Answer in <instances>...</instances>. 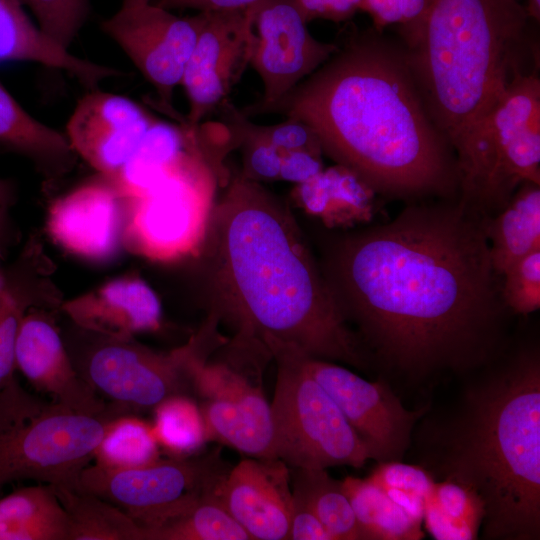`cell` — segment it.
Segmentation results:
<instances>
[{
    "label": "cell",
    "mask_w": 540,
    "mask_h": 540,
    "mask_svg": "<svg viewBox=\"0 0 540 540\" xmlns=\"http://www.w3.org/2000/svg\"><path fill=\"white\" fill-rule=\"evenodd\" d=\"M318 263L370 361L413 382L492 365L509 311L484 217L454 198L409 202L391 221L330 235Z\"/></svg>",
    "instance_id": "cell-1"
},
{
    "label": "cell",
    "mask_w": 540,
    "mask_h": 540,
    "mask_svg": "<svg viewBox=\"0 0 540 540\" xmlns=\"http://www.w3.org/2000/svg\"><path fill=\"white\" fill-rule=\"evenodd\" d=\"M200 258L209 315L235 335L358 369L370 359L343 318L290 207L242 173L214 202Z\"/></svg>",
    "instance_id": "cell-2"
},
{
    "label": "cell",
    "mask_w": 540,
    "mask_h": 540,
    "mask_svg": "<svg viewBox=\"0 0 540 540\" xmlns=\"http://www.w3.org/2000/svg\"><path fill=\"white\" fill-rule=\"evenodd\" d=\"M261 113L307 124L322 153L378 195L408 203L458 196L455 154L426 110L404 48L375 29L351 34Z\"/></svg>",
    "instance_id": "cell-3"
},
{
    "label": "cell",
    "mask_w": 540,
    "mask_h": 540,
    "mask_svg": "<svg viewBox=\"0 0 540 540\" xmlns=\"http://www.w3.org/2000/svg\"><path fill=\"white\" fill-rule=\"evenodd\" d=\"M439 471L481 498L487 539L540 536V357L525 348L470 387Z\"/></svg>",
    "instance_id": "cell-4"
},
{
    "label": "cell",
    "mask_w": 540,
    "mask_h": 540,
    "mask_svg": "<svg viewBox=\"0 0 540 540\" xmlns=\"http://www.w3.org/2000/svg\"><path fill=\"white\" fill-rule=\"evenodd\" d=\"M518 0H434L401 43L426 110L455 157L521 68Z\"/></svg>",
    "instance_id": "cell-5"
},
{
    "label": "cell",
    "mask_w": 540,
    "mask_h": 540,
    "mask_svg": "<svg viewBox=\"0 0 540 540\" xmlns=\"http://www.w3.org/2000/svg\"><path fill=\"white\" fill-rule=\"evenodd\" d=\"M113 417L44 400L14 377L0 390V491L24 480L76 488Z\"/></svg>",
    "instance_id": "cell-6"
},
{
    "label": "cell",
    "mask_w": 540,
    "mask_h": 540,
    "mask_svg": "<svg viewBox=\"0 0 540 540\" xmlns=\"http://www.w3.org/2000/svg\"><path fill=\"white\" fill-rule=\"evenodd\" d=\"M458 198L483 217L524 182L540 184V78L516 74L456 157Z\"/></svg>",
    "instance_id": "cell-7"
},
{
    "label": "cell",
    "mask_w": 540,
    "mask_h": 540,
    "mask_svg": "<svg viewBox=\"0 0 540 540\" xmlns=\"http://www.w3.org/2000/svg\"><path fill=\"white\" fill-rule=\"evenodd\" d=\"M276 363L270 403L272 451L289 468L362 467L372 459L367 445L312 376L305 353L267 338L263 341Z\"/></svg>",
    "instance_id": "cell-8"
},
{
    "label": "cell",
    "mask_w": 540,
    "mask_h": 540,
    "mask_svg": "<svg viewBox=\"0 0 540 540\" xmlns=\"http://www.w3.org/2000/svg\"><path fill=\"white\" fill-rule=\"evenodd\" d=\"M271 353L259 340L234 336L211 355L190 362L192 391L209 441H219L247 457L275 459L270 403L263 390V371Z\"/></svg>",
    "instance_id": "cell-9"
},
{
    "label": "cell",
    "mask_w": 540,
    "mask_h": 540,
    "mask_svg": "<svg viewBox=\"0 0 540 540\" xmlns=\"http://www.w3.org/2000/svg\"><path fill=\"white\" fill-rule=\"evenodd\" d=\"M98 336L100 340L74 366L117 416L153 410L170 396L192 391V358L220 343L217 331L207 324L170 352H157L132 339Z\"/></svg>",
    "instance_id": "cell-10"
},
{
    "label": "cell",
    "mask_w": 540,
    "mask_h": 540,
    "mask_svg": "<svg viewBox=\"0 0 540 540\" xmlns=\"http://www.w3.org/2000/svg\"><path fill=\"white\" fill-rule=\"evenodd\" d=\"M220 450L201 456L160 459L150 465L113 469L85 467L77 489L124 511L146 532L156 529L215 495L227 474Z\"/></svg>",
    "instance_id": "cell-11"
},
{
    "label": "cell",
    "mask_w": 540,
    "mask_h": 540,
    "mask_svg": "<svg viewBox=\"0 0 540 540\" xmlns=\"http://www.w3.org/2000/svg\"><path fill=\"white\" fill-rule=\"evenodd\" d=\"M124 206L122 243L131 252L161 262L195 255L213 206L201 161L187 147L163 177Z\"/></svg>",
    "instance_id": "cell-12"
},
{
    "label": "cell",
    "mask_w": 540,
    "mask_h": 540,
    "mask_svg": "<svg viewBox=\"0 0 540 540\" xmlns=\"http://www.w3.org/2000/svg\"><path fill=\"white\" fill-rule=\"evenodd\" d=\"M244 11L251 35L250 65L264 89L262 99L242 111L249 116L290 93L330 58L338 44L311 35L295 0H259Z\"/></svg>",
    "instance_id": "cell-13"
},
{
    "label": "cell",
    "mask_w": 540,
    "mask_h": 540,
    "mask_svg": "<svg viewBox=\"0 0 540 540\" xmlns=\"http://www.w3.org/2000/svg\"><path fill=\"white\" fill-rule=\"evenodd\" d=\"M205 21V12L180 17L154 3L121 5L102 31L154 87L160 107L175 116L173 93Z\"/></svg>",
    "instance_id": "cell-14"
},
{
    "label": "cell",
    "mask_w": 540,
    "mask_h": 540,
    "mask_svg": "<svg viewBox=\"0 0 540 540\" xmlns=\"http://www.w3.org/2000/svg\"><path fill=\"white\" fill-rule=\"evenodd\" d=\"M312 376L336 402L378 463L401 461L426 407L408 410L381 381H369L339 363L305 354Z\"/></svg>",
    "instance_id": "cell-15"
},
{
    "label": "cell",
    "mask_w": 540,
    "mask_h": 540,
    "mask_svg": "<svg viewBox=\"0 0 540 540\" xmlns=\"http://www.w3.org/2000/svg\"><path fill=\"white\" fill-rule=\"evenodd\" d=\"M250 57L251 35L245 11L205 12L180 84L189 103L183 124L196 130L220 107L250 64Z\"/></svg>",
    "instance_id": "cell-16"
},
{
    "label": "cell",
    "mask_w": 540,
    "mask_h": 540,
    "mask_svg": "<svg viewBox=\"0 0 540 540\" xmlns=\"http://www.w3.org/2000/svg\"><path fill=\"white\" fill-rule=\"evenodd\" d=\"M155 121L135 101L94 89L77 102L66 125V136L77 156L111 179Z\"/></svg>",
    "instance_id": "cell-17"
},
{
    "label": "cell",
    "mask_w": 540,
    "mask_h": 540,
    "mask_svg": "<svg viewBox=\"0 0 540 540\" xmlns=\"http://www.w3.org/2000/svg\"><path fill=\"white\" fill-rule=\"evenodd\" d=\"M124 200L113 182L98 174L53 201L47 230L64 250L105 261L122 243Z\"/></svg>",
    "instance_id": "cell-18"
},
{
    "label": "cell",
    "mask_w": 540,
    "mask_h": 540,
    "mask_svg": "<svg viewBox=\"0 0 540 540\" xmlns=\"http://www.w3.org/2000/svg\"><path fill=\"white\" fill-rule=\"evenodd\" d=\"M15 366L32 387L74 411L114 415L76 370L53 319L35 305L24 314Z\"/></svg>",
    "instance_id": "cell-19"
},
{
    "label": "cell",
    "mask_w": 540,
    "mask_h": 540,
    "mask_svg": "<svg viewBox=\"0 0 540 540\" xmlns=\"http://www.w3.org/2000/svg\"><path fill=\"white\" fill-rule=\"evenodd\" d=\"M216 495L251 540H287L293 495L283 461L242 459L228 470Z\"/></svg>",
    "instance_id": "cell-20"
},
{
    "label": "cell",
    "mask_w": 540,
    "mask_h": 540,
    "mask_svg": "<svg viewBox=\"0 0 540 540\" xmlns=\"http://www.w3.org/2000/svg\"><path fill=\"white\" fill-rule=\"evenodd\" d=\"M61 310L86 332L116 339H133L161 325V306L140 278L110 280L61 304Z\"/></svg>",
    "instance_id": "cell-21"
},
{
    "label": "cell",
    "mask_w": 540,
    "mask_h": 540,
    "mask_svg": "<svg viewBox=\"0 0 540 540\" xmlns=\"http://www.w3.org/2000/svg\"><path fill=\"white\" fill-rule=\"evenodd\" d=\"M22 61L63 70L89 90L108 78L125 75L73 55L30 19L19 0H0V65Z\"/></svg>",
    "instance_id": "cell-22"
},
{
    "label": "cell",
    "mask_w": 540,
    "mask_h": 540,
    "mask_svg": "<svg viewBox=\"0 0 540 540\" xmlns=\"http://www.w3.org/2000/svg\"><path fill=\"white\" fill-rule=\"evenodd\" d=\"M0 149L27 157L51 177L68 172L77 157L66 134L29 114L1 81Z\"/></svg>",
    "instance_id": "cell-23"
},
{
    "label": "cell",
    "mask_w": 540,
    "mask_h": 540,
    "mask_svg": "<svg viewBox=\"0 0 540 540\" xmlns=\"http://www.w3.org/2000/svg\"><path fill=\"white\" fill-rule=\"evenodd\" d=\"M484 231L495 273L540 250V184L524 182L495 215L484 217Z\"/></svg>",
    "instance_id": "cell-24"
},
{
    "label": "cell",
    "mask_w": 540,
    "mask_h": 540,
    "mask_svg": "<svg viewBox=\"0 0 540 540\" xmlns=\"http://www.w3.org/2000/svg\"><path fill=\"white\" fill-rule=\"evenodd\" d=\"M299 186L307 210L327 226L369 223L374 217L377 194L343 166L322 170Z\"/></svg>",
    "instance_id": "cell-25"
},
{
    "label": "cell",
    "mask_w": 540,
    "mask_h": 540,
    "mask_svg": "<svg viewBox=\"0 0 540 540\" xmlns=\"http://www.w3.org/2000/svg\"><path fill=\"white\" fill-rule=\"evenodd\" d=\"M0 540H68V520L53 487L26 486L0 498Z\"/></svg>",
    "instance_id": "cell-26"
},
{
    "label": "cell",
    "mask_w": 540,
    "mask_h": 540,
    "mask_svg": "<svg viewBox=\"0 0 540 540\" xmlns=\"http://www.w3.org/2000/svg\"><path fill=\"white\" fill-rule=\"evenodd\" d=\"M185 134L186 126L180 130L155 121L119 173L109 178L123 200L140 196L167 173L188 147Z\"/></svg>",
    "instance_id": "cell-27"
},
{
    "label": "cell",
    "mask_w": 540,
    "mask_h": 540,
    "mask_svg": "<svg viewBox=\"0 0 540 540\" xmlns=\"http://www.w3.org/2000/svg\"><path fill=\"white\" fill-rule=\"evenodd\" d=\"M341 487L353 509L362 540H418L422 523L413 519L369 479L347 476Z\"/></svg>",
    "instance_id": "cell-28"
},
{
    "label": "cell",
    "mask_w": 540,
    "mask_h": 540,
    "mask_svg": "<svg viewBox=\"0 0 540 540\" xmlns=\"http://www.w3.org/2000/svg\"><path fill=\"white\" fill-rule=\"evenodd\" d=\"M484 516V504L473 489L445 478L435 481L428 494L423 522L437 540H474Z\"/></svg>",
    "instance_id": "cell-29"
},
{
    "label": "cell",
    "mask_w": 540,
    "mask_h": 540,
    "mask_svg": "<svg viewBox=\"0 0 540 540\" xmlns=\"http://www.w3.org/2000/svg\"><path fill=\"white\" fill-rule=\"evenodd\" d=\"M68 520V540H145L124 511L77 488L52 486Z\"/></svg>",
    "instance_id": "cell-30"
},
{
    "label": "cell",
    "mask_w": 540,
    "mask_h": 540,
    "mask_svg": "<svg viewBox=\"0 0 540 540\" xmlns=\"http://www.w3.org/2000/svg\"><path fill=\"white\" fill-rule=\"evenodd\" d=\"M291 489L320 520L333 540H362L351 504L341 481L326 469L291 468Z\"/></svg>",
    "instance_id": "cell-31"
},
{
    "label": "cell",
    "mask_w": 540,
    "mask_h": 540,
    "mask_svg": "<svg viewBox=\"0 0 540 540\" xmlns=\"http://www.w3.org/2000/svg\"><path fill=\"white\" fill-rule=\"evenodd\" d=\"M160 459V446L152 424L136 414H122L107 422L93 461L107 468L130 469Z\"/></svg>",
    "instance_id": "cell-32"
},
{
    "label": "cell",
    "mask_w": 540,
    "mask_h": 540,
    "mask_svg": "<svg viewBox=\"0 0 540 540\" xmlns=\"http://www.w3.org/2000/svg\"><path fill=\"white\" fill-rule=\"evenodd\" d=\"M153 412L156 440L174 458L191 457L209 441L200 406L188 395L170 396Z\"/></svg>",
    "instance_id": "cell-33"
},
{
    "label": "cell",
    "mask_w": 540,
    "mask_h": 540,
    "mask_svg": "<svg viewBox=\"0 0 540 540\" xmlns=\"http://www.w3.org/2000/svg\"><path fill=\"white\" fill-rule=\"evenodd\" d=\"M146 540H251L217 495L208 496L162 526L147 531Z\"/></svg>",
    "instance_id": "cell-34"
},
{
    "label": "cell",
    "mask_w": 540,
    "mask_h": 540,
    "mask_svg": "<svg viewBox=\"0 0 540 540\" xmlns=\"http://www.w3.org/2000/svg\"><path fill=\"white\" fill-rule=\"evenodd\" d=\"M220 108L226 124L231 126L242 140L265 142L281 152L308 150L322 154L317 136L302 121L287 118V120L274 125H257L252 123L248 116L237 110L228 100H225Z\"/></svg>",
    "instance_id": "cell-35"
},
{
    "label": "cell",
    "mask_w": 540,
    "mask_h": 540,
    "mask_svg": "<svg viewBox=\"0 0 540 540\" xmlns=\"http://www.w3.org/2000/svg\"><path fill=\"white\" fill-rule=\"evenodd\" d=\"M0 287V390L15 376V344L22 318L35 304L18 268L5 273Z\"/></svg>",
    "instance_id": "cell-36"
},
{
    "label": "cell",
    "mask_w": 540,
    "mask_h": 540,
    "mask_svg": "<svg viewBox=\"0 0 540 540\" xmlns=\"http://www.w3.org/2000/svg\"><path fill=\"white\" fill-rule=\"evenodd\" d=\"M35 16L38 26L69 49L90 13V0H19Z\"/></svg>",
    "instance_id": "cell-37"
},
{
    "label": "cell",
    "mask_w": 540,
    "mask_h": 540,
    "mask_svg": "<svg viewBox=\"0 0 540 540\" xmlns=\"http://www.w3.org/2000/svg\"><path fill=\"white\" fill-rule=\"evenodd\" d=\"M501 296L514 314L527 316L540 308V250L529 253L501 275Z\"/></svg>",
    "instance_id": "cell-38"
},
{
    "label": "cell",
    "mask_w": 540,
    "mask_h": 540,
    "mask_svg": "<svg viewBox=\"0 0 540 540\" xmlns=\"http://www.w3.org/2000/svg\"><path fill=\"white\" fill-rule=\"evenodd\" d=\"M367 479L388 496L409 495L425 500L435 483L432 473L424 467L401 461L378 463Z\"/></svg>",
    "instance_id": "cell-39"
},
{
    "label": "cell",
    "mask_w": 540,
    "mask_h": 540,
    "mask_svg": "<svg viewBox=\"0 0 540 540\" xmlns=\"http://www.w3.org/2000/svg\"><path fill=\"white\" fill-rule=\"evenodd\" d=\"M434 0H363L361 11L372 19L375 30L399 25L401 33L413 29L425 17Z\"/></svg>",
    "instance_id": "cell-40"
},
{
    "label": "cell",
    "mask_w": 540,
    "mask_h": 540,
    "mask_svg": "<svg viewBox=\"0 0 540 540\" xmlns=\"http://www.w3.org/2000/svg\"><path fill=\"white\" fill-rule=\"evenodd\" d=\"M282 153L265 142L243 140L244 172L242 174L256 181L279 178Z\"/></svg>",
    "instance_id": "cell-41"
},
{
    "label": "cell",
    "mask_w": 540,
    "mask_h": 540,
    "mask_svg": "<svg viewBox=\"0 0 540 540\" xmlns=\"http://www.w3.org/2000/svg\"><path fill=\"white\" fill-rule=\"evenodd\" d=\"M323 170L321 155L308 150L282 153L279 178L301 184Z\"/></svg>",
    "instance_id": "cell-42"
},
{
    "label": "cell",
    "mask_w": 540,
    "mask_h": 540,
    "mask_svg": "<svg viewBox=\"0 0 540 540\" xmlns=\"http://www.w3.org/2000/svg\"><path fill=\"white\" fill-rule=\"evenodd\" d=\"M307 22L324 19L343 22L361 9L363 0H295Z\"/></svg>",
    "instance_id": "cell-43"
},
{
    "label": "cell",
    "mask_w": 540,
    "mask_h": 540,
    "mask_svg": "<svg viewBox=\"0 0 540 540\" xmlns=\"http://www.w3.org/2000/svg\"><path fill=\"white\" fill-rule=\"evenodd\" d=\"M287 540H333V538L316 515L300 499L293 496Z\"/></svg>",
    "instance_id": "cell-44"
},
{
    "label": "cell",
    "mask_w": 540,
    "mask_h": 540,
    "mask_svg": "<svg viewBox=\"0 0 540 540\" xmlns=\"http://www.w3.org/2000/svg\"><path fill=\"white\" fill-rule=\"evenodd\" d=\"M259 0H157L159 7L172 9H195L199 12L245 10Z\"/></svg>",
    "instance_id": "cell-45"
},
{
    "label": "cell",
    "mask_w": 540,
    "mask_h": 540,
    "mask_svg": "<svg viewBox=\"0 0 540 540\" xmlns=\"http://www.w3.org/2000/svg\"><path fill=\"white\" fill-rule=\"evenodd\" d=\"M11 186L6 180L0 179V222L11 201Z\"/></svg>",
    "instance_id": "cell-46"
},
{
    "label": "cell",
    "mask_w": 540,
    "mask_h": 540,
    "mask_svg": "<svg viewBox=\"0 0 540 540\" xmlns=\"http://www.w3.org/2000/svg\"><path fill=\"white\" fill-rule=\"evenodd\" d=\"M529 18L539 21L540 19V0H526L524 5Z\"/></svg>",
    "instance_id": "cell-47"
},
{
    "label": "cell",
    "mask_w": 540,
    "mask_h": 540,
    "mask_svg": "<svg viewBox=\"0 0 540 540\" xmlns=\"http://www.w3.org/2000/svg\"><path fill=\"white\" fill-rule=\"evenodd\" d=\"M151 0H122L121 5H140L150 3Z\"/></svg>",
    "instance_id": "cell-48"
},
{
    "label": "cell",
    "mask_w": 540,
    "mask_h": 540,
    "mask_svg": "<svg viewBox=\"0 0 540 540\" xmlns=\"http://www.w3.org/2000/svg\"><path fill=\"white\" fill-rule=\"evenodd\" d=\"M5 277H4V271L0 269V287L4 285Z\"/></svg>",
    "instance_id": "cell-49"
}]
</instances>
